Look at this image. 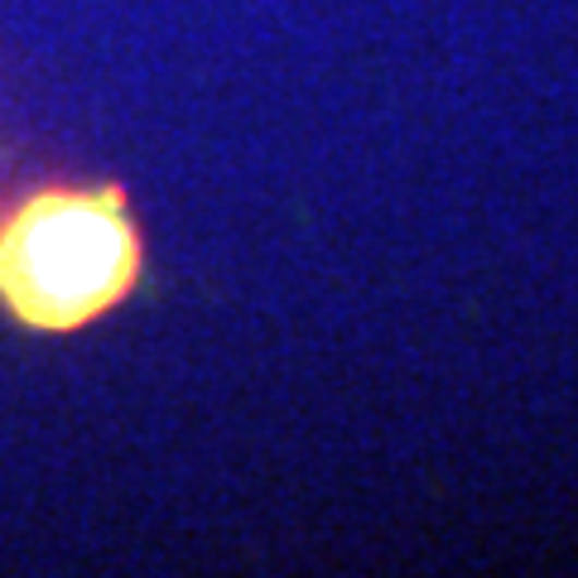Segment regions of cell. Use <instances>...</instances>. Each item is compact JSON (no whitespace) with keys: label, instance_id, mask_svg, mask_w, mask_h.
<instances>
[{"label":"cell","instance_id":"1","mask_svg":"<svg viewBox=\"0 0 578 578\" xmlns=\"http://www.w3.org/2000/svg\"><path fill=\"white\" fill-rule=\"evenodd\" d=\"M145 241L116 183H44L0 207V304L34 333L107 318L141 285Z\"/></svg>","mask_w":578,"mask_h":578}]
</instances>
